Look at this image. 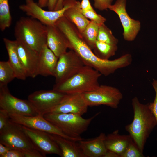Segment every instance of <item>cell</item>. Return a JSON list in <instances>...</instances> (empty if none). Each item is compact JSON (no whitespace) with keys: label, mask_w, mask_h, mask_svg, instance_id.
Returning <instances> with one entry per match:
<instances>
[{"label":"cell","mask_w":157,"mask_h":157,"mask_svg":"<svg viewBox=\"0 0 157 157\" xmlns=\"http://www.w3.org/2000/svg\"><path fill=\"white\" fill-rule=\"evenodd\" d=\"M56 25L67 39L69 49L75 52L85 65L93 68L101 75L108 76L119 69L128 66L132 62V56L129 54L112 60L99 58L86 43L76 26L64 17L58 20Z\"/></svg>","instance_id":"1"},{"label":"cell","mask_w":157,"mask_h":157,"mask_svg":"<svg viewBox=\"0 0 157 157\" xmlns=\"http://www.w3.org/2000/svg\"><path fill=\"white\" fill-rule=\"evenodd\" d=\"M132 105L133 119L131 123L125 126V129L139 150L143 153L147 140L157 126V122L149 108V103H141L135 97L132 99Z\"/></svg>","instance_id":"2"},{"label":"cell","mask_w":157,"mask_h":157,"mask_svg":"<svg viewBox=\"0 0 157 157\" xmlns=\"http://www.w3.org/2000/svg\"><path fill=\"white\" fill-rule=\"evenodd\" d=\"M14 35L16 40L39 53L47 44V27L31 17H22L15 24Z\"/></svg>","instance_id":"3"},{"label":"cell","mask_w":157,"mask_h":157,"mask_svg":"<svg viewBox=\"0 0 157 157\" xmlns=\"http://www.w3.org/2000/svg\"><path fill=\"white\" fill-rule=\"evenodd\" d=\"M101 75L93 68L85 65L71 77L61 83L55 84L53 89L66 94L91 91L100 85L98 80Z\"/></svg>","instance_id":"4"},{"label":"cell","mask_w":157,"mask_h":157,"mask_svg":"<svg viewBox=\"0 0 157 157\" xmlns=\"http://www.w3.org/2000/svg\"><path fill=\"white\" fill-rule=\"evenodd\" d=\"M0 143L22 152L25 157H44L23 131L21 125L10 120L0 131Z\"/></svg>","instance_id":"5"},{"label":"cell","mask_w":157,"mask_h":157,"mask_svg":"<svg viewBox=\"0 0 157 157\" xmlns=\"http://www.w3.org/2000/svg\"><path fill=\"white\" fill-rule=\"evenodd\" d=\"M99 113L88 119L71 113H47L43 116L68 136L82 140L81 135L87 130L91 122Z\"/></svg>","instance_id":"6"},{"label":"cell","mask_w":157,"mask_h":157,"mask_svg":"<svg viewBox=\"0 0 157 157\" xmlns=\"http://www.w3.org/2000/svg\"><path fill=\"white\" fill-rule=\"evenodd\" d=\"M77 0H63V7L58 10H46L33 0H25V3L19 8L28 16L38 20L46 26L55 25L56 22L64 16L65 11L73 6Z\"/></svg>","instance_id":"7"},{"label":"cell","mask_w":157,"mask_h":157,"mask_svg":"<svg viewBox=\"0 0 157 157\" xmlns=\"http://www.w3.org/2000/svg\"><path fill=\"white\" fill-rule=\"evenodd\" d=\"M82 94L88 106L105 105L114 109L118 107L123 97L119 89L105 85H99L95 89Z\"/></svg>","instance_id":"8"},{"label":"cell","mask_w":157,"mask_h":157,"mask_svg":"<svg viewBox=\"0 0 157 157\" xmlns=\"http://www.w3.org/2000/svg\"><path fill=\"white\" fill-rule=\"evenodd\" d=\"M0 108L9 113L27 116L38 115L35 108L28 100H22L12 95L7 85L0 87Z\"/></svg>","instance_id":"9"},{"label":"cell","mask_w":157,"mask_h":157,"mask_svg":"<svg viewBox=\"0 0 157 157\" xmlns=\"http://www.w3.org/2000/svg\"><path fill=\"white\" fill-rule=\"evenodd\" d=\"M85 65L74 51L66 52L58 58L53 76L55 84L61 83L71 77Z\"/></svg>","instance_id":"10"},{"label":"cell","mask_w":157,"mask_h":157,"mask_svg":"<svg viewBox=\"0 0 157 157\" xmlns=\"http://www.w3.org/2000/svg\"><path fill=\"white\" fill-rule=\"evenodd\" d=\"M67 94L53 89L34 92L28 97L39 115L43 116L59 104Z\"/></svg>","instance_id":"11"},{"label":"cell","mask_w":157,"mask_h":157,"mask_svg":"<svg viewBox=\"0 0 157 157\" xmlns=\"http://www.w3.org/2000/svg\"><path fill=\"white\" fill-rule=\"evenodd\" d=\"M9 115L10 121L21 125L49 133L57 135L69 139L76 141L80 140L66 135L58 127L42 116L38 115L34 116H27L11 113H9Z\"/></svg>","instance_id":"12"},{"label":"cell","mask_w":157,"mask_h":157,"mask_svg":"<svg viewBox=\"0 0 157 157\" xmlns=\"http://www.w3.org/2000/svg\"><path fill=\"white\" fill-rule=\"evenodd\" d=\"M22 129L35 147L44 156L47 154H54L62 157L61 151L49 133L24 126Z\"/></svg>","instance_id":"13"},{"label":"cell","mask_w":157,"mask_h":157,"mask_svg":"<svg viewBox=\"0 0 157 157\" xmlns=\"http://www.w3.org/2000/svg\"><path fill=\"white\" fill-rule=\"evenodd\" d=\"M126 0H117L115 3L108 8L115 12L119 16L123 29L124 39L128 41L134 40L141 27L140 22L131 18L128 14L126 9Z\"/></svg>","instance_id":"14"},{"label":"cell","mask_w":157,"mask_h":157,"mask_svg":"<svg viewBox=\"0 0 157 157\" xmlns=\"http://www.w3.org/2000/svg\"><path fill=\"white\" fill-rule=\"evenodd\" d=\"M88 106L82 94H67L63 101L48 113H71L82 116L87 112Z\"/></svg>","instance_id":"15"},{"label":"cell","mask_w":157,"mask_h":157,"mask_svg":"<svg viewBox=\"0 0 157 157\" xmlns=\"http://www.w3.org/2000/svg\"><path fill=\"white\" fill-rule=\"evenodd\" d=\"M15 41L17 51L27 77H35L38 75L39 53L23 42L16 39Z\"/></svg>","instance_id":"16"},{"label":"cell","mask_w":157,"mask_h":157,"mask_svg":"<svg viewBox=\"0 0 157 157\" xmlns=\"http://www.w3.org/2000/svg\"><path fill=\"white\" fill-rule=\"evenodd\" d=\"M47 45L55 55L59 58L67 52L69 48L67 38L55 25L47 26Z\"/></svg>","instance_id":"17"},{"label":"cell","mask_w":157,"mask_h":157,"mask_svg":"<svg viewBox=\"0 0 157 157\" xmlns=\"http://www.w3.org/2000/svg\"><path fill=\"white\" fill-rule=\"evenodd\" d=\"M106 135L103 133L93 138L78 141L84 157H103L108 150L105 143Z\"/></svg>","instance_id":"18"},{"label":"cell","mask_w":157,"mask_h":157,"mask_svg":"<svg viewBox=\"0 0 157 157\" xmlns=\"http://www.w3.org/2000/svg\"><path fill=\"white\" fill-rule=\"evenodd\" d=\"M58 59L47 44L45 45L39 53L38 75L53 76Z\"/></svg>","instance_id":"19"},{"label":"cell","mask_w":157,"mask_h":157,"mask_svg":"<svg viewBox=\"0 0 157 157\" xmlns=\"http://www.w3.org/2000/svg\"><path fill=\"white\" fill-rule=\"evenodd\" d=\"M133 141L129 135H120L117 130L106 136L105 143L108 150L116 153L120 157Z\"/></svg>","instance_id":"20"},{"label":"cell","mask_w":157,"mask_h":157,"mask_svg":"<svg viewBox=\"0 0 157 157\" xmlns=\"http://www.w3.org/2000/svg\"><path fill=\"white\" fill-rule=\"evenodd\" d=\"M49 134L60 148L62 157H84L78 141L67 139L57 135Z\"/></svg>","instance_id":"21"},{"label":"cell","mask_w":157,"mask_h":157,"mask_svg":"<svg viewBox=\"0 0 157 157\" xmlns=\"http://www.w3.org/2000/svg\"><path fill=\"white\" fill-rule=\"evenodd\" d=\"M3 41L9 57L8 61L15 72L16 78L25 80L27 77L17 52L15 40L4 38Z\"/></svg>","instance_id":"22"},{"label":"cell","mask_w":157,"mask_h":157,"mask_svg":"<svg viewBox=\"0 0 157 157\" xmlns=\"http://www.w3.org/2000/svg\"><path fill=\"white\" fill-rule=\"evenodd\" d=\"M64 16L76 26L80 33L83 32L90 21L82 13L81 3L78 1L73 6L65 11Z\"/></svg>","instance_id":"23"},{"label":"cell","mask_w":157,"mask_h":157,"mask_svg":"<svg viewBox=\"0 0 157 157\" xmlns=\"http://www.w3.org/2000/svg\"><path fill=\"white\" fill-rule=\"evenodd\" d=\"M99 26L96 22L90 21L81 33L84 41L92 50L93 49L97 40Z\"/></svg>","instance_id":"24"},{"label":"cell","mask_w":157,"mask_h":157,"mask_svg":"<svg viewBox=\"0 0 157 157\" xmlns=\"http://www.w3.org/2000/svg\"><path fill=\"white\" fill-rule=\"evenodd\" d=\"M117 48V45L110 44L97 40L93 49L94 53L100 58L109 60L115 54Z\"/></svg>","instance_id":"25"},{"label":"cell","mask_w":157,"mask_h":157,"mask_svg":"<svg viewBox=\"0 0 157 157\" xmlns=\"http://www.w3.org/2000/svg\"><path fill=\"white\" fill-rule=\"evenodd\" d=\"M16 78L15 72L8 61L0 62V87L8 84Z\"/></svg>","instance_id":"26"},{"label":"cell","mask_w":157,"mask_h":157,"mask_svg":"<svg viewBox=\"0 0 157 157\" xmlns=\"http://www.w3.org/2000/svg\"><path fill=\"white\" fill-rule=\"evenodd\" d=\"M12 18L8 0H0V29L3 31L11 25Z\"/></svg>","instance_id":"27"},{"label":"cell","mask_w":157,"mask_h":157,"mask_svg":"<svg viewBox=\"0 0 157 157\" xmlns=\"http://www.w3.org/2000/svg\"><path fill=\"white\" fill-rule=\"evenodd\" d=\"M97 40L111 45H117L118 40L113 35L111 30L103 24L99 26Z\"/></svg>","instance_id":"28"},{"label":"cell","mask_w":157,"mask_h":157,"mask_svg":"<svg viewBox=\"0 0 157 157\" xmlns=\"http://www.w3.org/2000/svg\"><path fill=\"white\" fill-rule=\"evenodd\" d=\"M143 153L139 149L133 141L129 145L120 157H143Z\"/></svg>","instance_id":"29"},{"label":"cell","mask_w":157,"mask_h":157,"mask_svg":"<svg viewBox=\"0 0 157 157\" xmlns=\"http://www.w3.org/2000/svg\"><path fill=\"white\" fill-rule=\"evenodd\" d=\"M82 13L87 19L93 21L99 25L104 24L106 19L102 15L97 14L95 11L84 10L81 9Z\"/></svg>","instance_id":"30"},{"label":"cell","mask_w":157,"mask_h":157,"mask_svg":"<svg viewBox=\"0 0 157 157\" xmlns=\"http://www.w3.org/2000/svg\"><path fill=\"white\" fill-rule=\"evenodd\" d=\"M152 84L154 89L155 95L153 102L149 103V107L156 119L157 126V79H153Z\"/></svg>","instance_id":"31"},{"label":"cell","mask_w":157,"mask_h":157,"mask_svg":"<svg viewBox=\"0 0 157 157\" xmlns=\"http://www.w3.org/2000/svg\"><path fill=\"white\" fill-rule=\"evenodd\" d=\"M94 6L95 8L100 11L107 10L112 5L113 0H93Z\"/></svg>","instance_id":"32"},{"label":"cell","mask_w":157,"mask_h":157,"mask_svg":"<svg viewBox=\"0 0 157 157\" xmlns=\"http://www.w3.org/2000/svg\"><path fill=\"white\" fill-rule=\"evenodd\" d=\"M9 120L8 113L6 110L0 108V131L6 126Z\"/></svg>","instance_id":"33"},{"label":"cell","mask_w":157,"mask_h":157,"mask_svg":"<svg viewBox=\"0 0 157 157\" xmlns=\"http://www.w3.org/2000/svg\"><path fill=\"white\" fill-rule=\"evenodd\" d=\"M1 157H25L22 152L15 149H10Z\"/></svg>","instance_id":"34"},{"label":"cell","mask_w":157,"mask_h":157,"mask_svg":"<svg viewBox=\"0 0 157 157\" xmlns=\"http://www.w3.org/2000/svg\"><path fill=\"white\" fill-rule=\"evenodd\" d=\"M81 6L83 10L95 11L92 6L89 0H82Z\"/></svg>","instance_id":"35"},{"label":"cell","mask_w":157,"mask_h":157,"mask_svg":"<svg viewBox=\"0 0 157 157\" xmlns=\"http://www.w3.org/2000/svg\"><path fill=\"white\" fill-rule=\"evenodd\" d=\"M58 0H48L47 6L49 10H54Z\"/></svg>","instance_id":"36"},{"label":"cell","mask_w":157,"mask_h":157,"mask_svg":"<svg viewBox=\"0 0 157 157\" xmlns=\"http://www.w3.org/2000/svg\"><path fill=\"white\" fill-rule=\"evenodd\" d=\"M10 149L0 143V157L6 153Z\"/></svg>","instance_id":"37"},{"label":"cell","mask_w":157,"mask_h":157,"mask_svg":"<svg viewBox=\"0 0 157 157\" xmlns=\"http://www.w3.org/2000/svg\"><path fill=\"white\" fill-rule=\"evenodd\" d=\"M103 157H119V156L116 153L108 150Z\"/></svg>","instance_id":"38"},{"label":"cell","mask_w":157,"mask_h":157,"mask_svg":"<svg viewBox=\"0 0 157 157\" xmlns=\"http://www.w3.org/2000/svg\"><path fill=\"white\" fill-rule=\"evenodd\" d=\"M63 0H58L54 10H60L63 7Z\"/></svg>","instance_id":"39"},{"label":"cell","mask_w":157,"mask_h":157,"mask_svg":"<svg viewBox=\"0 0 157 157\" xmlns=\"http://www.w3.org/2000/svg\"><path fill=\"white\" fill-rule=\"evenodd\" d=\"M48 0H38V4L41 7L47 6Z\"/></svg>","instance_id":"40"}]
</instances>
